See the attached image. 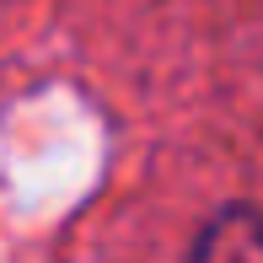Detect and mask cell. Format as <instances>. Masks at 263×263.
I'll return each instance as SVG.
<instances>
[{"mask_svg": "<svg viewBox=\"0 0 263 263\" xmlns=\"http://www.w3.org/2000/svg\"><path fill=\"white\" fill-rule=\"evenodd\" d=\"M188 263H263V210L231 204L199 231Z\"/></svg>", "mask_w": 263, "mask_h": 263, "instance_id": "1", "label": "cell"}]
</instances>
